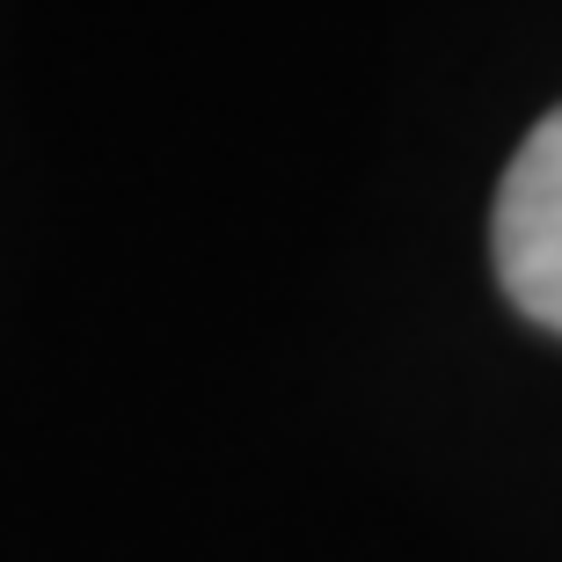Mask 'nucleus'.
Here are the masks:
<instances>
[{
    "instance_id": "obj_1",
    "label": "nucleus",
    "mask_w": 562,
    "mask_h": 562,
    "mask_svg": "<svg viewBox=\"0 0 562 562\" xmlns=\"http://www.w3.org/2000/svg\"><path fill=\"white\" fill-rule=\"evenodd\" d=\"M490 249L512 307L562 336V110H548L504 168Z\"/></svg>"
}]
</instances>
